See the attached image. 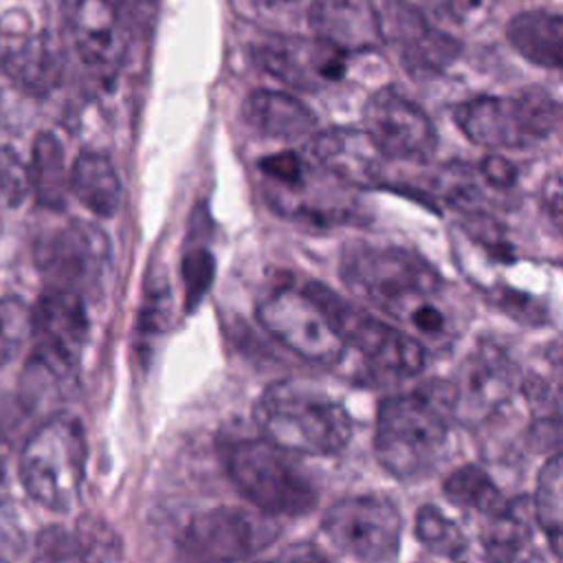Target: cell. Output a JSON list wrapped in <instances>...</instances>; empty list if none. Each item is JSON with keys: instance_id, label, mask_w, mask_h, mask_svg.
Returning a JSON list of instances; mask_svg holds the SVG:
<instances>
[{"instance_id": "10", "label": "cell", "mask_w": 563, "mask_h": 563, "mask_svg": "<svg viewBox=\"0 0 563 563\" xmlns=\"http://www.w3.org/2000/svg\"><path fill=\"white\" fill-rule=\"evenodd\" d=\"M88 312L84 297L46 286L31 308L33 354L29 367H35L55 380H68L79 363L88 339Z\"/></svg>"}, {"instance_id": "20", "label": "cell", "mask_w": 563, "mask_h": 563, "mask_svg": "<svg viewBox=\"0 0 563 563\" xmlns=\"http://www.w3.org/2000/svg\"><path fill=\"white\" fill-rule=\"evenodd\" d=\"M308 154L325 174L350 187H374L383 178L385 158L363 130L332 128L314 132Z\"/></svg>"}, {"instance_id": "15", "label": "cell", "mask_w": 563, "mask_h": 563, "mask_svg": "<svg viewBox=\"0 0 563 563\" xmlns=\"http://www.w3.org/2000/svg\"><path fill=\"white\" fill-rule=\"evenodd\" d=\"M521 387L512 358L495 343L477 345L451 383V416L475 427L499 413Z\"/></svg>"}, {"instance_id": "33", "label": "cell", "mask_w": 563, "mask_h": 563, "mask_svg": "<svg viewBox=\"0 0 563 563\" xmlns=\"http://www.w3.org/2000/svg\"><path fill=\"white\" fill-rule=\"evenodd\" d=\"M213 255L205 246H194L183 257V286H185V308L191 310L200 303L205 292L213 282Z\"/></svg>"}, {"instance_id": "12", "label": "cell", "mask_w": 563, "mask_h": 563, "mask_svg": "<svg viewBox=\"0 0 563 563\" xmlns=\"http://www.w3.org/2000/svg\"><path fill=\"white\" fill-rule=\"evenodd\" d=\"M33 257L48 286L81 295L103 279L110 264V242L95 224L70 220L40 235Z\"/></svg>"}, {"instance_id": "19", "label": "cell", "mask_w": 563, "mask_h": 563, "mask_svg": "<svg viewBox=\"0 0 563 563\" xmlns=\"http://www.w3.org/2000/svg\"><path fill=\"white\" fill-rule=\"evenodd\" d=\"M79 59L103 77H112L128 55V29L112 0H75L68 15Z\"/></svg>"}, {"instance_id": "14", "label": "cell", "mask_w": 563, "mask_h": 563, "mask_svg": "<svg viewBox=\"0 0 563 563\" xmlns=\"http://www.w3.org/2000/svg\"><path fill=\"white\" fill-rule=\"evenodd\" d=\"M268 202L284 216L308 218L312 222H345L354 207L334 196V185H317V165L306 163L295 152L268 154L260 161Z\"/></svg>"}, {"instance_id": "5", "label": "cell", "mask_w": 563, "mask_h": 563, "mask_svg": "<svg viewBox=\"0 0 563 563\" xmlns=\"http://www.w3.org/2000/svg\"><path fill=\"white\" fill-rule=\"evenodd\" d=\"M559 103L543 90L482 95L460 103L453 121L462 134L486 150H528L559 128Z\"/></svg>"}, {"instance_id": "11", "label": "cell", "mask_w": 563, "mask_h": 563, "mask_svg": "<svg viewBox=\"0 0 563 563\" xmlns=\"http://www.w3.org/2000/svg\"><path fill=\"white\" fill-rule=\"evenodd\" d=\"M323 534L361 563L391 561L400 548L402 517L380 495H352L334 501L321 521Z\"/></svg>"}, {"instance_id": "9", "label": "cell", "mask_w": 563, "mask_h": 563, "mask_svg": "<svg viewBox=\"0 0 563 563\" xmlns=\"http://www.w3.org/2000/svg\"><path fill=\"white\" fill-rule=\"evenodd\" d=\"M279 534L275 517L260 510L220 506L189 519L180 534L185 563H242Z\"/></svg>"}, {"instance_id": "41", "label": "cell", "mask_w": 563, "mask_h": 563, "mask_svg": "<svg viewBox=\"0 0 563 563\" xmlns=\"http://www.w3.org/2000/svg\"><path fill=\"white\" fill-rule=\"evenodd\" d=\"M2 482H4V464L0 460V486H2Z\"/></svg>"}, {"instance_id": "42", "label": "cell", "mask_w": 563, "mask_h": 563, "mask_svg": "<svg viewBox=\"0 0 563 563\" xmlns=\"http://www.w3.org/2000/svg\"><path fill=\"white\" fill-rule=\"evenodd\" d=\"M0 563H7V561H4V559H2V556H0Z\"/></svg>"}, {"instance_id": "32", "label": "cell", "mask_w": 563, "mask_h": 563, "mask_svg": "<svg viewBox=\"0 0 563 563\" xmlns=\"http://www.w3.org/2000/svg\"><path fill=\"white\" fill-rule=\"evenodd\" d=\"M31 336V308L15 295L0 297V367L18 356Z\"/></svg>"}, {"instance_id": "40", "label": "cell", "mask_w": 563, "mask_h": 563, "mask_svg": "<svg viewBox=\"0 0 563 563\" xmlns=\"http://www.w3.org/2000/svg\"><path fill=\"white\" fill-rule=\"evenodd\" d=\"M523 563H548V559L541 552H532Z\"/></svg>"}, {"instance_id": "25", "label": "cell", "mask_w": 563, "mask_h": 563, "mask_svg": "<svg viewBox=\"0 0 563 563\" xmlns=\"http://www.w3.org/2000/svg\"><path fill=\"white\" fill-rule=\"evenodd\" d=\"M29 187L37 202L51 211H62L68 198V167L64 145L53 132H40L31 145V163L26 165Z\"/></svg>"}, {"instance_id": "37", "label": "cell", "mask_w": 563, "mask_h": 563, "mask_svg": "<svg viewBox=\"0 0 563 563\" xmlns=\"http://www.w3.org/2000/svg\"><path fill=\"white\" fill-rule=\"evenodd\" d=\"M266 563H332L330 556L312 543H292Z\"/></svg>"}, {"instance_id": "28", "label": "cell", "mask_w": 563, "mask_h": 563, "mask_svg": "<svg viewBox=\"0 0 563 563\" xmlns=\"http://www.w3.org/2000/svg\"><path fill=\"white\" fill-rule=\"evenodd\" d=\"M33 563H101L99 543L86 532L51 526L37 534Z\"/></svg>"}, {"instance_id": "13", "label": "cell", "mask_w": 563, "mask_h": 563, "mask_svg": "<svg viewBox=\"0 0 563 563\" xmlns=\"http://www.w3.org/2000/svg\"><path fill=\"white\" fill-rule=\"evenodd\" d=\"M251 57L260 70L303 92L341 81L347 68V55L314 35L268 33L253 44Z\"/></svg>"}, {"instance_id": "31", "label": "cell", "mask_w": 563, "mask_h": 563, "mask_svg": "<svg viewBox=\"0 0 563 563\" xmlns=\"http://www.w3.org/2000/svg\"><path fill=\"white\" fill-rule=\"evenodd\" d=\"M172 288L163 271H150L143 286V301L136 319V334L145 343L158 334H163L172 323L174 312Z\"/></svg>"}, {"instance_id": "24", "label": "cell", "mask_w": 563, "mask_h": 563, "mask_svg": "<svg viewBox=\"0 0 563 563\" xmlns=\"http://www.w3.org/2000/svg\"><path fill=\"white\" fill-rule=\"evenodd\" d=\"M561 31L559 13L534 9L517 13L506 26V37L523 59L556 70L561 66Z\"/></svg>"}, {"instance_id": "16", "label": "cell", "mask_w": 563, "mask_h": 563, "mask_svg": "<svg viewBox=\"0 0 563 563\" xmlns=\"http://www.w3.org/2000/svg\"><path fill=\"white\" fill-rule=\"evenodd\" d=\"M363 132L385 161H424L438 145L429 114L396 88H380L367 99Z\"/></svg>"}, {"instance_id": "27", "label": "cell", "mask_w": 563, "mask_h": 563, "mask_svg": "<svg viewBox=\"0 0 563 563\" xmlns=\"http://www.w3.org/2000/svg\"><path fill=\"white\" fill-rule=\"evenodd\" d=\"M528 539H530L528 512L519 508V501L517 504L508 501V506L501 512L488 517V523L482 537L484 559L488 563H512Z\"/></svg>"}, {"instance_id": "23", "label": "cell", "mask_w": 563, "mask_h": 563, "mask_svg": "<svg viewBox=\"0 0 563 563\" xmlns=\"http://www.w3.org/2000/svg\"><path fill=\"white\" fill-rule=\"evenodd\" d=\"M68 191L95 216L112 218L123 200V185L106 154L81 152L68 169Z\"/></svg>"}, {"instance_id": "3", "label": "cell", "mask_w": 563, "mask_h": 563, "mask_svg": "<svg viewBox=\"0 0 563 563\" xmlns=\"http://www.w3.org/2000/svg\"><path fill=\"white\" fill-rule=\"evenodd\" d=\"M253 416L264 440L292 455H334L352 438V418L343 402L303 378L271 383Z\"/></svg>"}, {"instance_id": "38", "label": "cell", "mask_w": 563, "mask_h": 563, "mask_svg": "<svg viewBox=\"0 0 563 563\" xmlns=\"http://www.w3.org/2000/svg\"><path fill=\"white\" fill-rule=\"evenodd\" d=\"M543 209L550 216L552 224L559 227L561 224V178L556 172L550 176V180L543 183Z\"/></svg>"}, {"instance_id": "30", "label": "cell", "mask_w": 563, "mask_h": 563, "mask_svg": "<svg viewBox=\"0 0 563 563\" xmlns=\"http://www.w3.org/2000/svg\"><path fill=\"white\" fill-rule=\"evenodd\" d=\"M416 539L438 556L462 561L468 554V543L460 526L440 512L435 506H420L416 512Z\"/></svg>"}, {"instance_id": "6", "label": "cell", "mask_w": 563, "mask_h": 563, "mask_svg": "<svg viewBox=\"0 0 563 563\" xmlns=\"http://www.w3.org/2000/svg\"><path fill=\"white\" fill-rule=\"evenodd\" d=\"M227 473L242 497L268 517H299L314 508V484L268 440H238L227 449Z\"/></svg>"}, {"instance_id": "17", "label": "cell", "mask_w": 563, "mask_h": 563, "mask_svg": "<svg viewBox=\"0 0 563 563\" xmlns=\"http://www.w3.org/2000/svg\"><path fill=\"white\" fill-rule=\"evenodd\" d=\"M383 42L391 44L402 68L416 77L427 79L444 73L462 53L460 42L444 29L429 22V18L405 0H391L380 13Z\"/></svg>"}, {"instance_id": "21", "label": "cell", "mask_w": 563, "mask_h": 563, "mask_svg": "<svg viewBox=\"0 0 563 563\" xmlns=\"http://www.w3.org/2000/svg\"><path fill=\"white\" fill-rule=\"evenodd\" d=\"M312 35L341 53H367L383 42L380 11L374 0H312L308 9Z\"/></svg>"}, {"instance_id": "22", "label": "cell", "mask_w": 563, "mask_h": 563, "mask_svg": "<svg viewBox=\"0 0 563 563\" xmlns=\"http://www.w3.org/2000/svg\"><path fill=\"white\" fill-rule=\"evenodd\" d=\"M242 119L262 136L277 141L310 139L317 132L314 112L301 99L282 90L260 88L249 92L242 103Z\"/></svg>"}, {"instance_id": "8", "label": "cell", "mask_w": 563, "mask_h": 563, "mask_svg": "<svg viewBox=\"0 0 563 563\" xmlns=\"http://www.w3.org/2000/svg\"><path fill=\"white\" fill-rule=\"evenodd\" d=\"M260 325L299 358L317 365H336L345 343L319 303L301 286H279L255 308Z\"/></svg>"}, {"instance_id": "1", "label": "cell", "mask_w": 563, "mask_h": 563, "mask_svg": "<svg viewBox=\"0 0 563 563\" xmlns=\"http://www.w3.org/2000/svg\"><path fill=\"white\" fill-rule=\"evenodd\" d=\"M341 279L354 297L400 323L422 345L455 336L442 299L444 282L422 255L394 244H350L341 257Z\"/></svg>"}, {"instance_id": "39", "label": "cell", "mask_w": 563, "mask_h": 563, "mask_svg": "<svg viewBox=\"0 0 563 563\" xmlns=\"http://www.w3.org/2000/svg\"><path fill=\"white\" fill-rule=\"evenodd\" d=\"M112 2L121 13L125 11L136 22H147V20H152L161 0H112Z\"/></svg>"}, {"instance_id": "34", "label": "cell", "mask_w": 563, "mask_h": 563, "mask_svg": "<svg viewBox=\"0 0 563 563\" xmlns=\"http://www.w3.org/2000/svg\"><path fill=\"white\" fill-rule=\"evenodd\" d=\"M29 172L22 156L9 147H0V207L15 209L29 196Z\"/></svg>"}, {"instance_id": "4", "label": "cell", "mask_w": 563, "mask_h": 563, "mask_svg": "<svg viewBox=\"0 0 563 563\" xmlns=\"http://www.w3.org/2000/svg\"><path fill=\"white\" fill-rule=\"evenodd\" d=\"M88 444L84 424L70 413H53L26 438L18 475L40 506L53 512H68L77 506L86 475Z\"/></svg>"}, {"instance_id": "35", "label": "cell", "mask_w": 563, "mask_h": 563, "mask_svg": "<svg viewBox=\"0 0 563 563\" xmlns=\"http://www.w3.org/2000/svg\"><path fill=\"white\" fill-rule=\"evenodd\" d=\"M435 2L444 9V13L455 24H464V26H473L482 22L497 4V0H435Z\"/></svg>"}, {"instance_id": "26", "label": "cell", "mask_w": 563, "mask_h": 563, "mask_svg": "<svg viewBox=\"0 0 563 563\" xmlns=\"http://www.w3.org/2000/svg\"><path fill=\"white\" fill-rule=\"evenodd\" d=\"M442 490L451 504L460 508L477 510L486 517H493L508 506L506 497L501 495L497 484L490 479V475L475 464H464L455 468L444 479Z\"/></svg>"}, {"instance_id": "29", "label": "cell", "mask_w": 563, "mask_h": 563, "mask_svg": "<svg viewBox=\"0 0 563 563\" xmlns=\"http://www.w3.org/2000/svg\"><path fill=\"white\" fill-rule=\"evenodd\" d=\"M561 455L554 453L539 471L534 488V519L550 541V550L559 556L561 545Z\"/></svg>"}, {"instance_id": "2", "label": "cell", "mask_w": 563, "mask_h": 563, "mask_svg": "<svg viewBox=\"0 0 563 563\" xmlns=\"http://www.w3.org/2000/svg\"><path fill=\"white\" fill-rule=\"evenodd\" d=\"M451 383H429L378 405L374 453L396 479L411 482L435 468L449 440Z\"/></svg>"}, {"instance_id": "7", "label": "cell", "mask_w": 563, "mask_h": 563, "mask_svg": "<svg viewBox=\"0 0 563 563\" xmlns=\"http://www.w3.org/2000/svg\"><path fill=\"white\" fill-rule=\"evenodd\" d=\"M301 288L325 312L334 330L341 334L345 347L352 345L376 369L396 376H416L422 372L427 363V350L418 339L347 301L323 282L308 279Z\"/></svg>"}, {"instance_id": "36", "label": "cell", "mask_w": 563, "mask_h": 563, "mask_svg": "<svg viewBox=\"0 0 563 563\" xmlns=\"http://www.w3.org/2000/svg\"><path fill=\"white\" fill-rule=\"evenodd\" d=\"M482 178L497 189H508L517 183V167L501 154H488L479 163Z\"/></svg>"}, {"instance_id": "18", "label": "cell", "mask_w": 563, "mask_h": 563, "mask_svg": "<svg viewBox=\"0 0 563 563\" xmlns=\"http://www.w3.org/2000/svg\"><path fill=\"white\" fill-rule=\"evenodd\" d=\"M0 66L13 84L31 95H48L64 75V62L48 37L18 7L0 13Z\"/></svg>"}]
</instances>
